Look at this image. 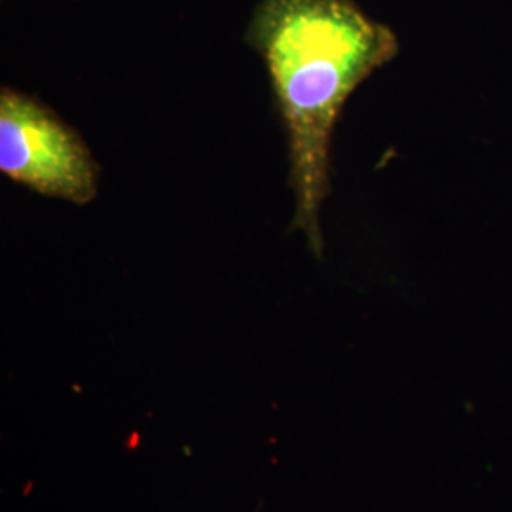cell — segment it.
<instances>
[{
	"instance_id": "cell-1",
	"label": "cell",
	"mask_w": 512,
	"mask_h": 512,
	"mask_svg": "<svg viewBox=\"0 0 512 512\" xmlns=\"http://www.w3.org/2000/svg\"><path fill=\"white\" fill-rule=\"evenodd\" d=\"M245 40L264 61L287 135L291 230L321 256L332 131L349 95L397 57L399 40L353 0H260Z\"/></svg>"
},
{
	"instance_id": "cell-2",
	"label": "cell",
	"mask_w": 512,
	"mask_h": 512,
	"mask_svg": "<svg viewBox=\"0 0 512 512\" xmlns=\"http://www.w3.org/2000/svg\"><path fill=\"white\" fill-rule=\"evenodd\" d=\"M0 171L46 198L88 205L97 198L101 165L80 133L37 97L0 90Z\"/></svg>"
}]
</instances>
